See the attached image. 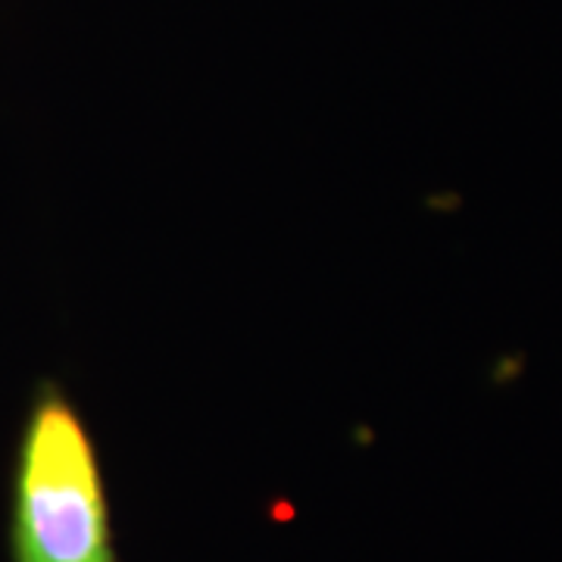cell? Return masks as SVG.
I'll list each match as a JSON object with an SVG mask.
<instances>
[{"label":"cell","instance_id":"1","mask_svg":"<svg viewBox=\"0 0 562 562\" xmlns=\"http://www.w3.org/2000/svg\"><path fill=\"white\" fill-rule=\"evenodd\" d=\"M13 550L16 562H116L94 447L57 391L41 397L25 428Z\"/></svg>","mask_w":562,"mask_h":562}]
</instances>
